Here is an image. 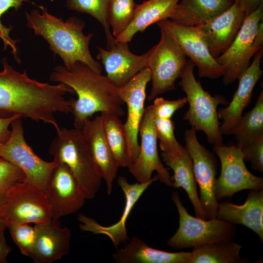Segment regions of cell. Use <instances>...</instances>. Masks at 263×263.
<instances>
[{"mask_svg":"<svg viewBox=\"0 0 263 263\" xmlns=\"http://www.w3.org/2000/svg\"><path fill=\"white\" fill-rule=\"evenodd\" d=\"M3 69L0 72V117L16 115L59 127L55 117L57 112L72 113L67 93L74 94L67 85H51L28 77L26 71L20 73L10 65L4 58Z\"/></svg>","mask_w":263,"mask_h":263,"instance_id":"1","label":"cell"},{"mask_svg":"<svg viewBox=\"0 0 263 263\" xmlns=\"http://www.w3.org/2000/svg\"><path fill=\"white\" fill-rule=\"evenodd\" d=\"M50 80L67 85L77 94L76 99H70L75 128L81 129L85 121L96 113L119 117L125 115L117 87L106 76L94 72L81 62L77 61L70 71L62 66L56 67Z\"/></svg>","mask_w":263,"mask_h":263,"instance_id":"2","label":"cell"},{"mask_svg":"<svg viewBox=\"0 0 263 263\" xmlns=\"http://www.w3.org/2000/svg\"><path fill=\"white\" fill-rule=\"evenodd\" d=\"M31 13L25 12L27 26L34 30L37 35L42 36L50 45L49 49L60 56L64 67L69 71L77 61L86 65L91 70L101 74L102 66L92 56L89 42L93 33L85 35L83 29L85 22L81 19L71 17L64 21L48 13L46 8L39 6Z\"/></svg>","mask_w":263,"mask_h":263,"instance_id":"3","label":"cell"},{"mask_svg":"<svg viewBox=\"0 0 263 263\" xmlns=\"http://www.w3.org/2000/svg\"><path fill=\"white\" fill-rule=\"evenodd\" d=\"M49 152L65 164L74 175L86 199H94L102 184L100 176L81 129L58 127Z\"/></svg>","mask_w":263,"mask_h":263,"instance_id":"4","label":"cell"},{"mask_svg":"<svg viewBox=\"0 0 263 263\" xmlns=\"http://www.w3.org/2000/svg\"><path fill=\"white\" fill-rule=\"evenodd\" d=\"M195 65L188 61L181 75L179 84L186 94L189 109L184 115L183 120L188 121L196 132H204L208 141L213 146L223 144L220 131V122L217 107L226 105L228 101L223 96H212L202 87L194 74Z\"/></svg>","mask_w":263,"mask_h":263,"instance_id":"5","label":"cell"},{"mask_svg":"<svg viewBox=\"0 0 263 263\" xmlns=\"http://www.w3.org/2000/svg\"><path fill=\"white\" fill-rule=\"evenodd\" d=\"M171 199L179 213V226L167 241L176 249L189 248L214 242L233 240L236 235L235 225L215 217L206 220L190 215L183 206L180 194L174 191Z\"/></svg>","mask_w":263,"mask_h":263,"instance_id":"6","label":"cell"},{"mask_svg":"<svg viewBox=\"0 0 263 263\" xmlns=\"http://www.w3.org/2000/svg\"><path fill=\"white\" fill-rule=\"evenodd\" d=\"M263 4L245 17L234 40L215 58L223 68L225 85L233 82L248 68L251 58L263 46Z\"/></svg>","mask_w":263,"mask_h":263,"instance_id":"7","label":"cell"},{"mask_svg":"<svg viewBox=\"0 0 263 263\" xmlns=\"http://www.w3.org/2000/svg\"><path fill=\"white\" fill-rule=\"evenodd\" d=\"M159 42L151 48L147 67L151 73V88L148 100L175 89V83L180 77L188 61L178 43L160 29Z\"/></svg>","mask_w":263,"mask_h":263,"instance_id":"8","label":"cell"},{"mask_svg":"<svg viewBox=\"0 0 263 263\" xmlns=\"http://www.w3.org/2000/svg\"><path fill=\"white\" fill-rule=\"evenodd\" d=\"M21 116L11 124V134L0 145V157L20 168L25 174L22 181L35 185L45 190L51 172L58 161H45L39 157L26 142Z\"/></svg>","mask_w":263,"mask_h":263,"instance_id":"9","label":"cell"},{"mask_svg":"<svg viewBox=\"0 0 263 263\" xmlns=\"http://www.w3.org/2000/svg\"><path fill=\"white\" fill-rule=\"evenodd\" d=\"M52 219L44 191L38 186L26 182L15 184L0 206V220L4 224L45 223Z\"/></svg>","mask_w":263,"mask_h":263,"instance_id":"10","label":"cell"},{"mask_svg":"<svg viewBox=\"0 0 263 263\" xmlns=\"http://www.w3.org/2000/svg\"><path fill=\"white\" fill-rule=\"evenodd\" d=\"M213 150L221 165V173L215 184L218 202L243 190H263V178L247 169L242 153L236 145H215Z\"/></svg>","mask_w":263,"mask_h":263,"instance_id":"11","label":"cell"},{"mask_svg":"<svg viewBox=\"0 0 263 263\" xmlns=\"http://www.w3.org/2000/svg\"><path fill=\"white\" fill-rule=\"evenodd\" d=\"M185 147L192 160L196 182L199 187V199L207 220L216 217L219 202L215 194L217 161L214 154L198 141L196 131L191 127L184 133Z\"/></svg>","mask_w":263,"mask_h":263,"instance_id":"12","label":"cell"},{"mask_svg":"<svg viewBox=\"0 0 263 263\" xmlns=\"http://www.w3.org/2000/svg\"><path fill=\"white\" fill-rule=\"evenodd\" d=\"M156 24L178 43L187 57L197 67L200 77L216 79L223 76V68L211 55L197 26L182 25L169 19Z\"/></svg>","mask_w":263,"mask_h":263,"instance_id":"13","label":"cell"},{"mask_svg":"<svg viewBox=\"0 0 263 263\" xmlns=\"http://www.w3.org/2000/svg\"><path fill=\"white\" fill-rule=\"evenodd\" d=\"M141 144L138 155L128 168L139 183L151 180L153 171H156L159 180L169 187L173 186L170 174L160 159L157 150V137L155 117L151 105L145 108L139 128Z\"/></svg>","mask_w":263,"mask_h":263,"instance_id":"14","label":"cell"},{"mask_svg":"<svg viewBox=\"0 0 263 263\" xmlns=\"http://www.w3.org/2000/svg\"><path fill=\"white\" fill-rule=\"evenodd\" d=\"M150 81V71L146 67L126 84L117 87L118 95L127 106V116L123 126L129 155L132 164L139 152L140 145L138 141L139 128L145 109L146 89L148 83Z\"/></svg>","mask_w":263,"mask_h":263,"instance_id":"15","label":"cell"},{"mask_svg":"<svg viewBox=\"0 0 263 263\" xmlns=\"http://www.w3.org/2000/svg\"><path fill=\"white\" fill-rule=\"evenodd\" d=\"M44 192L54 220L76 213L86 200L70 169L59 161L51 172Z\"/></svg>","mask_w":263,"mask_h":263,"instance_id":"16","label":"cell"},{"mask_svg":"<svg viewBox=\"0 0 263 263\" xmlns=\"http://www.w3.org/2000/svg\"><path fill=\"white\" fill-rule=\"evenodd\" d=\"M156 174L149 181L144 183L130 184L126 177L119 176L117 183L121 188L125 197L124 209L119 221L109 226H103L95 220L80 213L77 220L80 223L79 228L83 231L90 232L94 234H103L112 241L114 246L117 248L121 244H126L129 240L126 223L133 207L145 191L151 184L158 180Z\"/></svg>","mask_w":263,"mask_h":263,"instance_id":"17","label":"cell"},{"mask_svg":"<svg viewBox=\"0 0 263 263\" xmlns=\"http://www.w3.org/2000/svg\"><path fill=\"white\" fill-rule=\"evenodd\" d=\"M96 57L101 60L106 76L117 87L122 86L144 68L147 67L151 48L141 55L132 53L128 43L116 42L110 50L98 47Z\"/></svg>","mask_w":263,"mask_h":263,"instance_id":"18","label":"cell"},{"mask_svg":"<svg viewBox=\"0 0 263 263\" xmlns=\"http://www.w3.org/2000/svg\"><path fill=\"white\" fill-rule=\"evenodd\" d=\"M263 54L262 48L254 55L251 63L238 78V87L231 102L226 108L217 111L219 120H223L219 128L222 135L229 134L242 116L244 110L251 101L254 88L263 74L261 68Z\"/></svg>","mask_w":263,"mask_h":263,"instance_id":"19","label":"cell"},{"mask_svg":"<svg viewBox=\"0 0 263 263\" xmlns=\"http://www.w3.org/2000/svg\"><path fill=\"white\" fill-rule=\"evenodd\" d=\"M244 16L238 0L222 14L197 26L209 51L215 58L226 51L241 28Z\"/></svg>","mask_w":263,"mask_h":263,"instance_id":"20","label":"cell"},{"mask_svg":"<svg viewBox=\"0 0 263 263\" xmlns=\"http://www.w3.org/2000/svg\"><path fill=\"white\" fill-rule=\"evenodd\" d=\"M36 238L30 258L35 263H51L69 252L71 231L57 220L35 224Z\"/></svg>","mask_w":263,"mask_h":263,"instance_id":"21","label":"cell"},{"mask_svg":"<svg viewBox=\"0 0 263 263\" xmlns=\"http://www.w3.org/2000/svg\"><path fill=\"white\" fill-rule=\"evenodd\" d=\"M81 130L97 169L106 183L107 194L110 195L119 167L107 142L101 115L86 119Z\"/></svg>","mask_w":263,"mask_h":263,"instance_id":"22","label":"cell"},{"mask_svg":"<svg viewBox=\"0 0 263 263\" xmlns=\"http://www.w3.org/2000/svg\"><path fill=\"white\" fill-rule=\"evenodd\" d=\"M216 217L242 225L255 232L263 242V190H250L244 204L219 203Z\"/></svg>","mask_w":263,"mask_h":263,"instance_id":"23","label":"cell"},{"mask_svg":"<svg viewBox=\"0 0 263 263\" xmlns=\"http://www.w3.org/2000/svg\"><path fill=\"white\" fill-rule=\"evenodd\" d=\"M123 248L113 254L117 263H190L191 252H171L150 246L137 236L132 237Z\"/></svg>","mask_w":263,"mask_h":263,"instance_id":"24","label":"cell"},{"mask_svg":"<svg viewBox=\"0 0 263 263\" xmlns=\"http://www.w3.org/2000/svg\"><path fill=\"white\" fill-rule=\"evenodd\" d=\"M163 162L173 171L171 177L173 188H182L186 192L192 204L196 217L207 220L206 214L201 204L195 180L191 156L186 148L175 153L161 151Z\"/></svg>","mask_w":263,"mask_h":263,"instance_id":"25","label":"cell"},{"mask_svg":"<svg viewBox=\"0 0 263 263\" xmlns=\"http://www.w3.org/2000/svg\"><path fill=\"white\" fill-rule=\"evenodd\" d=\"M180 0H147L137 4L132 22L115 38V43H129L137 32H143L151 24L170 19Z\"/></svg>","mask_w":263,"mask_h":263,"instance_id":"26","label":"cell"},{"mask_svg":"<svg viewBox=\"0 0 263 263\" xmlns=\"http://www.w3.org/2000/svg\"><path fill=\"white\" fill-rule=\"evenodd\" d=\"M235 0H180L170 19L187 26L204 24L228 9Z\"/></svg>","mask_w":263,"mask_h":263,"instance_id":"27","label":"cell"},{"mask_svg":"<svg viewBox=\"0 0 263 263\" xmlns=\"http://www.w3.org/2000/svg\"><path fill=\"white\" fill-rule=\"evenodd\" d=\"M241 245L233 240L214 242L192 247L190 263H248L240 253Z\"/></svg>","mask_w":263,"mask_h":263,"instance_id":"28","label":"cell"},{"mask_svg":"<svg viewBox=\"0 0 263 263\" xmlns=\"http://www.w3.org/2000/svg\"><path fill=\"white\" fill-rule=\"evenodd\" d=\"M105 136L119 168H129L130 160L123 124L113 114L101 113Z\"/></svg>","mask_w":263,"mask_h":263,"instance_id":"29","label":"cell"},{"mask_svg":"<svg viewBox=\"0 0 263 263\" xmlns=\"http://www.w3.org/2000/svg\"><path fill=\"white\" fill-rule=\"evenodd\" d=\"M234 134L238 148L263 136V92L261 91L253 109L242 116L229 134Z\"/></svg>","mask_w":263,"mask_h":263,"instance_id":"30","label":"cell"},{"mask_svg":"<svg viewBox=\"0 0 263 263\" xmlns=\"http://www.w3.org/2000/svg\"><path fill=\"white\" fill-rule=\"evenodd\" d=\"M111 0H66V6L71 10L88 14L97 20L103 27L107 39V49L116 44L110 30L108 10Z\"/></svg>","mask_w":263,"mask_h":263,"instance_id":"31","label":"cell"},{"mask_svg":"<svg viewBox=\"0 0 263 263\" xmlns=\"http://www.w3.org/2000/svg\"><path fill=\"white\" fill-rule=\"evenodd\" d=\"M137 4L134 0H111L108 18L113 36L115 38L132 22Z\"/></svg>","mask_w":263,"mask_h":263,"instance_id":"32","label":"cell"},{"mask_svg":"<svg viewBox=\"0 0 263 263\" xmlns=\"http://www.w3.org/2000/svg\"><path fill=\"white\" fill-rule=\"evenodd\" d=\"M11 237L22 254L30 257L36 238V230L27 223H8L5 224Z\"/></svg>","mask_w":263,"mask_h":263,"instance_id":"33","label":"cell"},{"mask_svg":"<svg viewBox=\"0 0 263 263\" xmlns=\"http://www.w3.org/2000/svg\"><path fill=\"white\" fill-rule=\"evenodd\" d=\"M155 126L161 151L172 154L183 150L184 147L175 138L174 122L171 119L155 117Z\"/></svg>","mask_w":263,"mask_h":263,"instance_id":"34","label":"cell"},{"mask_svg":"<svg viewBox=\"0 0 263 263\" xmlns=\"http://www.w3.org/2000/svg\"><path fill=\"white\" fill-rule=\"evenodd\" d=\"M24 178L25 174L20 168L0 157V206L4 202L9 190Z\"/></svg>","mask_w":263,"mask_h":263,"instance_id":"35","label":"cell"},{"mask_svg":"<svg viewBox=\"0 0 263 263\" xmlns=\"http://www.w3.org/2000/svg\"><path fill=\"white\" fill-rule=\"evenodd\" d=\"M24 1H29L28 0H0V38L4 43V49H6L8 46L12 49V52L16 60L20 63V60L18 56L16 43L19 40H14L10 37V32L11 27H8L2 23L1 18L10 8H13L16 11H18L22 6Z\"/></svg>","mask_w":263,"mask_h":263,"instance_id":"36","label":"cell"},{"mask_svg":"<svg viewBox=\"0 0 263 263\" xmlns=\"http://www.w3.org/2000/svg\"><path fill=\"white\" fill-rule=\"evenodd\" d=\"M151 105L155 117L171 119L174 113L182 108L187 102L186 97L176 100H166L162 97H156Z\"/></svg>","mask_w":263,"mask_h":263,"instance_id":"37","label":"cell"},{"mask_svg":"<svg viewBox=\"0 0 263 263\" xmlns=\"http://www.w3.org/2000/svg\"><path fill=\"white\" fill-rule=\"evenodd\" d=\"M244 161H250L251 168L263 172V136L239 148Z\"/></svg>","mask_w":263,"mask_h":263,"instance_id":"38","label":"cell"},{"mask_svg":"<svg viewBox=\"0 0 263 263\" xmlns=\"http://www.w3.org/2000/svg\"><path fill=\"white\" fill-rule=\"evenodd\" d=\"M20 116L3 118L0 117V145L7 140L11 134L10 127L12 121Z\"/></svg>","mask_w":263,"mask_h":263,"instance_id":"39","label":"cell"},{"mask_svg":"<svg viewBox=\"0 0 263 263\" xmlns=\"http://www.w3.org/2000/svg\"><path fill=\"white\" fill-rule=\"evenodd\" d=\"M244 18L263 4V0H238Z\"/></svg>","mask_w":263,"mask_h":263,"instance_id":"40","label":"cell"},{"mask_svg":"<svg viewBox=\"0 0 263 263\" xmlns=\"http://www.w3.org/2000/svg\"><path fill=\"white\" fill-rule=\"evenodd\" d=\"M5 229L0 230V263H8L7 258L12 250L8 244L4 235Z\"/></svg>","mask_w":263,"mask_h":263,"instance_id":"41","label":"cell"},{"mask_svg":"<svg viewBox=\"0 0 263 263\" xmlns=\"http://www.w3.org/2000/svg\"><path fill=\"white\" fill-rule=\"evenodd\" d=\"M6 226L5 224L0 220V230L2 229H6Z\"/></svg>","mask_w":263,"mask_h":263,"instance_id":"42","label":"cell"}]
</instances>
